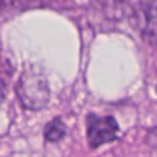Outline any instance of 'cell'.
I'll return each instance as SVG.
<instances>
[{"label":"cell","mask_w":157,"mask_h":157,"mask_svg":"<svg viewBox=\"0 0 157 157\" xmlns=\"http://www.w3.org/2000/svg\"><path fill=\"white\" fill-rule=\"evenodd\" d=\"M14 73V63L11 57L0 46V103L7 94L8 86L11 83Z\"/></svg>","instance_id":"cell-3"},{"label":"cell","mask_w":157,"mask_h":157,"mask_svg":"<svg viewBox=\"0 0 157 157\" xmlns=\"http://www.w3.org/2000/svg\"><path fill=\"white\" fill-rule=\"evenodd\" d=\"M17 95L25 109L40 110L50 101V86L47 76L37 66H28L17 84Z\"/></svg>","instance_id":"cell-1"},{"label":"cell","mask_w":157,"mask_h":157,"mask_svg":"<svg viewBox=\"0 0 157 157\" xmlns=\"http://www.w3.org/2000/svg\"><path fill=\"white\" fill-rule=\"evenodd\" d=\"M119 135V124L112 116L90 114L87 119V139L92 147L109 144Z\"/></svg>","instance_id":"cell-2"},{"label":"cell","mask_w":157,"mask_h":157,"mask_svg":"<svg viewBox=\"0 0 157 157\" xmlns=\"http://www.w3.org/2000/svg\"><path fill=\"white\" fill-rule=\"evenodd\" d=\"M66 135V125L61 119H54L44 127V138L48 142H58Z\"/></svg>","instance_id":"cell-4"}]
</instances>
